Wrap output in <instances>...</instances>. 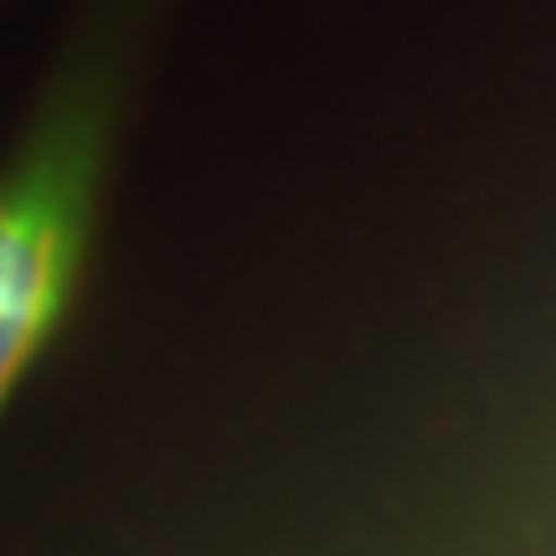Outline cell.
<instances>
[{
  "instance_id": "6da1fadb",
  "label": "cell",
  "mask_w": 556,
  "mask_h": 556,
  "mask_svg": "<svg viewBox=\"0 0 556 556\" xmlns=\"http://www.w3.org/2000/svg\"><path fill=\"white\" fill-rule=\"evenodd\" d=\"M99 155L103 99L99 88H73L0 180V407L67 309L93 222Z\"/></svg>"
}]
</instances>
